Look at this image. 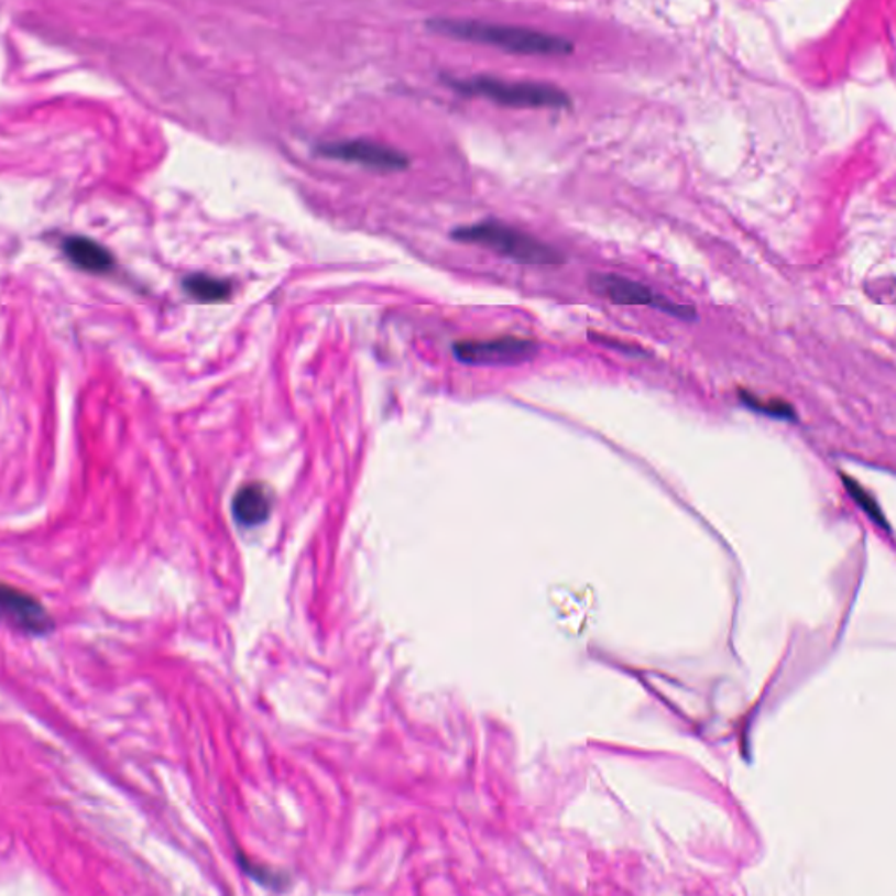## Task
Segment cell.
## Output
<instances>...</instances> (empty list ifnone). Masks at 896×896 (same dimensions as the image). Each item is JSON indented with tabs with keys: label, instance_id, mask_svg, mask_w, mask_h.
Returning <instances> with one entry per match:
<instances>
[{
	"label": "cell",
	"instance_id": "1",
	"mask_svg": "<svg viewBox=\"0 0 896 896\" xmlns=\"http://www.w3.org/2000/svg\"><path fill=\"white\" fill-rule=\"evenodd\" d=\"M427 29L447 37L500 47L517 55L566 56L572 52L571 41L548 32L534 31L527 26L503 23L477 22V20H447L436 18L427 22Z\"/></svg>",
	"mask_w": 896,
	"mask_h": 896
},
{
	"label": "cell",
	"instance_id": "2",
	"mask_svg": "<svg viewBox=\"0 0 896 896\" xmlns=\"http://www.w3.org/2000/svg\"><path fill=\"white\" fill-rule=\"evenodd\" d=\"M452 237L459 242L473 243L479 248L498 252L500 256L509 258L521 265L550 266L564 263L562 252L503 222L483 221L457 228Z\"/></svg>",
	"mask_w": 896,
	"mask_h": 896
},
{
	"label": "cell",
	"instance_id": "3",
	"mask_svg": "<svg viewBox=\"0 0 896 896\" xmlns=\"http://www.w3.org/2000/svg\"><path fill=\"white\" fill-rule=\"evenodd\" d=\"M450 86L468 97H482L506 107H566L569 97L566 91L547 83L509 81L492 76L450 79Z\"/></svg>",
	"mask_w": 896,
	"mask_h": 896
},
{
	"label": "cell",
	"instance_id": "4",
	"mask_svg": "<svg viewBox=\"0 0 896 896\" xmlns=\"http://www.w3.org/2000/svg\"><path fill=\"white\" fill-rule=\"evenodd\" d=\"M589 287L592 293L608 299L610 304L648 305V307L666 312L669 316L678 317V319H697L696 308L675 304V302H670L664 296L655 295L654 291L649 289L645 284L623 277V275L592 274L589 277Z\"/></svg>",
	"mask_w": 896,
	"mask_h": 896
},
{
	"label": "cell",
	"instance_id": "5",
	"mask_svg": "<svg viewBox=\"0 0 896 896\" xmlns=\"http://www.w3.org/2000/svg\"><path fill=\"white\" fill-rule=\"evenodd\" d=\"M317 153L325 159L356 163L361 167L380 172L405 171L411 165V160L402 151L394 150L391 145L379 144V142L364 141V139L320 144L317 145Z\"/></svg>",
	"mask_w": 896,
	"mask_h": 896
},
{
	"label": "cell",
	"instance_id": "6",
	"mask_svg": "<svg viewBox=\"0 0 896 896\" xmlns=\"http://www.w3.org/2000/svg\"><path fill=\"white\" fill-rule=\"evenodd\" d=\"M538 352L536 342L518 337H500L491 340H465L454 346L457 361L477 367L515 364L534 358Z\"/></svg>",
	"mask_w": 896,
	"mask_h": 896
},
{
	"label": "cell",
	"instance_id": "7",
	"mask_svg": "<svg viewBox=\"0 0 896 896\" xmlns=\"http://www.w3.org/2000/svg\"><path fill=\"white\" fill-rule=\"evenodd\" d=\"M0 620L14 631L43 636L55 627L43 602L17 587L0 583Z\"/></svg>",
	"mask_w": 896,
	"mask_h": 896
},
{
	"label": "cell",
	"instance_id": "8",
	"mask_svg": "<svg viewBox=\"0 0 896 896\" xmlns=\"http://www.w3.org/2000/svg\"><path fill=\"white\" fill-rule=\"evenodd\" d=\"M274 506V495L265 483L251 482L240 487L237 491L231 512L239 524L245 527H256L269 521Z\"/></svg>",
	"mask_w": 896,
	"mask_h": 896
},
{
	"label": "cell",
	"instance_id": "9",
	"mask_svg": "<svg viewBox=\"0 0 896 896\" xmlns=\"http://www.w3.org/2000/svg\"><path fill=\"white\" fill-rule=\"evenodd\" d=\"M62 251L73 265L90 272V274H109L114 269V258L111 252L88 237H65L62 242Z\"/></svg>",
	"mask_w": 896,
	"mask_h": 896
},
{
	"label": "cell",
	"instance_id": "10",
	"mask_svg": "<svg viewBox=\"0 0 896 896\" xmlns=\"http://www.w3.org/2000/svg\"><path fill=\"white\" fill-rule=\"evenodd\" d=\"M183 287L193 299L200 304H221L231 296L230 282L210 275L195 274L184 278Z\"/></svg>",
	"mask_w": 896,
	"mask_h": 896
},
{
	"label": "cell",
	"instance_id": "11",
	"mask_svg": "<svg viewBox=\"0 0 896 896\" xmlns=\"http://www.w3.org/2000/svg\"><path fill=\"white\" fill-rule=\"evenodd\" d=\"M737 396L744 406L756 412V414L767 415V417L777 418V420L797 423V412H795L794 405L786 402V400H779V397L764 400V397L750 393L746 389H739Z\"/></svg>",
	"mask_w": 896,
	"mask_h": 896
},
{
	"label": "cell",
	"instance_id": "12",
	"mask_svg": "<svg viewBox=\"0 0 896 896\" xmlns=\"http://www.w3.org/2000/svg\"><path fill=\"white\" fill-rule=\"evenodd\" d=\"M841 479L842 482H844L845 491L850 492L854 503L859 504L860 509H862L875 524L889 531L888 521L884 517V513L881 512L879 504L872 498V494H868L866 489H863L862 483H860L859 480L851 479V477H848L845 473H841Z\"/></svg>",
	"mask_w": 896,
	"mask_h": 896
},
{
	"label": "cell",
	"instance_id": "13",
	"mask_svg": "<svg viewBox=\"0 0 896 896\" xmlns=\"http://www.w3.org/2000/svg\"><path fill=\"white\" fill-rule=\"evenodd\" d=\"M587 337H589L590 340H593V342H598L599 346L610 347V349L620 350V352H625V354H646L645 350L641 349V347L632 346V343L629 342H622V340H619V338H610L607 337V335L593 334V331H589Z\"/></svg>",
	"mask_w": 896,
	"mask_h": 896
}]
</instances>
